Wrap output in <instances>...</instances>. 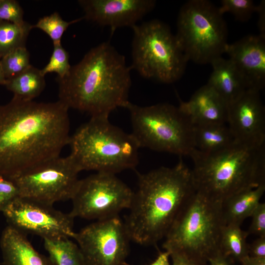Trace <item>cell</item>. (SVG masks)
<instances>
[{"label": "cell", "mask_w": 265, "mask_h": 265, "mask_svg": "<svg viewBox=\"0 0 265 265\" xmlns=\"http://www.w3.org/2000/svg\"><path fill=\"white\" fill-rule=\"evenodd\" d=\"M69 108L13 97L0 106V176L11 179L59 156L69 144Z\"/></svg>", "instance_id": "obj_1"}, {"label": "cell", "mask_w": 265, "mask_h": 265, "mask_svg": "<svg viewBox=\"0 0 265 265\" xmlns=\"http://www.w3.org/2000/svg\"><path fill=\"white\" fill-rule=\"evenodd\" d=\"M131 70L125 56L109 42H104L71 66L66 76L57 78L59 100L91 117L109 116L130 102Z\"/></svg>", "instance_id": "obj_2"}, {"label": "cell", "mask_w": 265, "mask_h": 265, "mask_svg": "<svg viewBox=\"0 0 265 265\" xmlns=\"http://www.w3.org/2000/svg\"><path fill=\"white\" fill-rule=\"evenodd\" d=\"M195 192L191 170L182 160L172 167L138 173L137 188L123 221L131 240L152 245L164 238Z\"/></svg>", "instance_id": "obj_3"}, {"label": "cell", "mask_w": 265, "mask_h": 265, "mask_svg": "<svg viewBox=\"0 0 265 265\" xmlns=\"http://www.w3.org/2000/svg\"><path fill=\"white\" fill-rule=\"evenodd\" d=\"M189 157L195 191L222 203L244 190L265 184V144L254 146L235 141L210 153L194 149Z\"/></svg>", "instance_id": "obj_4"}, {"label": "cell", "mask_w": 265, "mask_h": 265, "mask_svg": "<svg viewBox=\"0 0 265 265\" xmlns=\"http://www.w3.org/2000/svg\"><path fill=\"white\" fill-rule=\"evenodd\" d=\"M70 155L80 170L115 174L133 169L140 146L132 133L111 124L108 116H91L70 136Z\"/></svg>", "instance_id": "obj_5"}, {"label": "cell", "mask_w": 265, "mask_h": 265, "mask_svg": "<svg viewBox=\"0 0 265 265\" xmlns=\"http://www.w3.org/2000/svg\"><path fill=\"white\" fill-rule=\"evenodd\" d=\"M225 225L222 203L195 192L183 206L164 238L165 251L177 253L193 262L208 264L219 249Z\"/></svg>", "instance_id": "obj_6"}, {"label": "cell", "mask_w": 265, "mask_h": 265, "mask_svg": "<svg viewBox=\"0 0 265 265\" xmlns=\"http://www.w3.org/2000/svg\"><path fill=\"white\" fill-rule=\"evenodd\" d=\"M131 133L140 148L180 156L195 149L194 126L179 108L167 103L141 106L129 102Z\"/></svg>", "instance_id": "obj_7"}, {"label": "cell", "mask_w": 265, "mask_h": 265, "mask_svg": "<svg viewBox=\"0 0 265 265\" xmlns=\"http://www.w3.org/2000/svg\"><path fill=\"white\" fill-rule=\"evenodd\" d=\"M132 45L131 69L164 83L179 80L188 59L169 26L157 19L136 25Z\"/></svg>", "instance_id": "obj_8"}, {"label": "cell", "mask_w": 265, "mask_h": 265, "mask_svg": "<svg viewBox=\"0 0 265 265\" xmlns=\"http://www.w3.org/2000/svg\"><path fill=\"white\" fill-rule=\"evenodd\" d=\"M175 35L188 59L211 63L222 57L228 43L227 28L218 7L207 0H190L181 8Z\"/></svg>", "instance_id": "obj_9"}, {"label": "cell", "mask_w": 265, "mask_h": 265, "mask_svg": "<svg viewBox=\"0 0 265 265\" xmlns=\"http://www.w3.org/2000/svg\"><path fill=\"white\" fill-rule=\"evenodd\" d=\"M80 171L70 154L46 161L10 179L18 187L20 196L53 205L56 202L71 199Z\"/></svg>", "instance_id": "obj_10"}, {"label": "cell", "mask_w": 265, "mask_h": 265, "mask_svg": "<svg viewBox=\"0 0 265 265\" xmlns=\"http://www.w3.org/2000/svg\"><path fill=\"white\" fill-rule=\"evenodd\" d=\"M133 191L115 174L97 172L80 180L71 198L74 217L100 220L129 209Z\"/></svg>", "instance_id": "obj_11"}, {"label": "cell", "mask_w": 265, "mask_h": 265, "mask_svg": "<svg viewBox=\"0 0 265 265\" xmlns=\"http://www.w3.org/2000/svg\"><path fill=\"white\" fill-rule=\"evenodd\" d=\"M78 243L84 265H124L131 240L119 216L97 220L73 237Z\"/></svg>", "instance_id": "obj_12"}, {"label": "cell", "mask_w": 265, "mask_h": 265, "mask_svg": "<svg viewBox=\"0 0 265 265\" xmlns=\"http://www.w3.org/2000/svg\"><path fill=\"white\" fill-rule=\"evenodd\" d=\"M8 225L27 235L44 238H73L74 217L53 205L19 196L2 212Z\"/></svg>", "instance_id": "obj_13"}, {"label": "cell", "mask_w": 265, "mask_h": 265, "mask_svg": "<svg viewBox=\"0 0 265 265\" xmlns=\"http://www.w3.org/2000/svg\"><path fill=\"white\" fill-rule=\"evenodd\" d=\"M227 124L236 141L254 146L265 144V109L260 92L246 90L229 105Z\"/></svg>", "instance_id": "obj_14"}, {"label": "cell", "mask_w": 265, "mask_h": 265, "mask_svg": "<svg viewBox=\"0 0 265 265\" xmlns=\"http://www.w3.org/2000/svg\"><path fill=\"white\" fill-rule=\"evenodd\" d=\"M83 19L102 26L116 28L136 25L156 6L154 0H79Z\"/></svg>", "instance_id": "obj_15"}, {"label": "cell", "mask_w": 265, "mask_h": 265, "mask_svg": "<svg viewBox=\"0 0 265 265\" xmlns=\"http://www.w3.org/2000/svg\"><path fill=\"white\" fill-rule=\"evenodd\" d=\"M242 79L247 89L260 92L265 85V37L248 35L231 44L225 52Z\"/></svg>", "instance_id": "obj_16"}, {"label": "cell", "mask_w": 265, "mask_h": 265, "mask_svg": "<svg viewBox=\"0 0 265 265\" xmlns=\"http://www.w3.org/2000/svg\"><path fill=\"white\" fill-rule=\"evenodd\" d=\"M194 126L227 124L229 105L208 84L199 88L187 102L178 106Z\"/></svg>", "instance_id": "obj_17"}, {"label": "cell", "mask_w": 265, "mask_h": 265, "mask_svg": "<svg viewBox=\"0 0 265 265\" xmlns=\"http://www.w3.org/2000/svg\"><path fill=\"white\" fill-rule=\"evenodd\" d=\"M0 245L4 265H53L35 250L26 234L9 225L2 232Z\"/></svg>", "instance_id": "obj_18"}, {"label": "cell", "mask_w": 265, "mask_h": 265, "mask_svg": "<svg viewBox=\"0 0 265 265\" xmlns=\"http://www.w3.org/2000/svg\"><path fill=\"white\" fill-rule=\"evenodd\" d=\"M211 64L212 71L207 84L229 105L247 90L244 81L229 58L220 57Z\"/></svg>", "instance_id": "obj_19"}, {"label": "cell", "mask_w": 265, "mask_h": 265, "mask_svg": "<svg viewBox=\"0 0 265 265\" xmlns=\"http://www.w3.org/2000/svg\"><path fill=\"white\" fill-rule=\"evenodd\" d=\"M265 191V184L242 191L224 201L222 212L225 224L240 226L246 218L251 217Z\"/></svg>", "instance_id": "obj_20"}, {"label": "cell", "mask_w": 265, "mask_h": 265, "mask_svg": "<svg viewBox=\"0 0 265 265\" xmlns=\"http://www.w3.org/2000/svg\"><path fill=\"white\" fill-rule=\"evenodd\" d=\"M226 123L194 126L195 149L210 153L223 149L236 140Z\"/></svg>", "instance_id": "obj_21"}, {"label": "cell", "mask_w": 265, "mask_h": 265, "mask_svg": "<svg viewBox=\"0 0 265 265\" xmlns=\"http://www.w3.org/2000/svg\"><path fill=\"white\" fill-rule=\"evenodd\" d=\"M14 97L23 101H32L46 86L45 76L41 70L31 65L20 74L6 80L4 85Z\"/></svg>", "instance_id": "obj_22"}, {"label": "cell", "mask_w": 265, "mask_h": 265, "mask_svg": "<svg viewBox=\"0 0 265 265\" xmlns=\"http://www.w3.org/2000/svg\"><path fill=\"white\" fill-rule=\"evenodd\" d=\"M247 232L242 230L240 226L229 224L222 228L219 250L232 260L240 262L248 256V244L246 242Z\"/></svg>", "instance_id": "obj_23"}, {"label": "cell", "mask_w": 265, "mask_h": 265, "mask_svg": "<svg viewBox=\"0 0 265 265\" xmlns=\"http://www.w3.org/2000/svg\"><path fill=\"white\" fill-rule=\"evenodd\" d=\"M43 240L53 265H84L78 245L69 238H44Z\"/></svg>", "instance_id": "obj_24"}, {"label": "cell", "mask_w": 265, "mask_h": 265, "mask_svg": "<svg viewBox=\"0 0 265 265\" xmlns=\"http://www.w3.org/2000/svg\"><path fill=\"white\" fill-rule=\"evenodd\" d=\"M32 25L26 22L23 26L0 21V59L14 50L26 47Z\"/></svg>", "instance_id": "obj_25"}, {"label": "cell", "mask_w": 265, "mask_h": 265, "mask_svg": "<svg viewBox=\"0 0 265 265\" xmlns=\"http://www.w3.org/2000/svg\"><path fill=\"white\" fill-rule=\"evenodd\" d=\"M83 17L71 21L63 20L58 13L55 12L51 15L40 18L32 28H37L47 34L53 44L61 42L63 34L72 24L80 22Z\"/></svg>", "instance_id": "obj_26"}, {"label": "cell", "mask_w": 265, "mask_h": 265, "mask_svg": "<svg viewBox=\"0 0 265 265\" xmlns=\"http://www.w3.org/2000/svg\"><path fill=\"white\" fill-rule=\"evenodd\" d=\"M0 62L6 80L20 74L31 65L30 54L26 47L14 50L2 57Z\"/></svg>", "instance_id": "obj_27"}, {"label": "cell", "mask_w": 265, "mask_h": 265, "mask_svg": "<svg viewBox=\"0 0 265 265\" xmlns=\"http://www.w3.org/2000/svg\"><path fill=\"white\" fill-rule=\"evenodd\" d=\"M53 49L48 64L41 69L42 74L55 73L57 78H63L69 73L71 66L69 63L68 53L62 47L61 42L54 43Z\"/></svg>", "instance_id": "obj_28"}, {"label": "cell", "mask_w": 265, "mask_h": 265, "mask_svg": "<svg viewBox=\"0 0 265 265\" xmlns=\"http://www.w3.org/2000/svg\"><path fill=\"white\" fill-rule=\"evenodd\" d=\"M221 4L218 9L222 15L225 12L231 13L242 22L247 21L257 8L251 0H222Z\"/></svg>", "instance_id": "obj_29"}, {"label": "cell", "mask_w": 265, "mask_h": 265, "mask_svg": "<svg viewBox=\"0 0 265 265\" xmlns=\"http://www.w3.org/2000/svg\"><path fill=\"white\" fill-rule=\"evenodd\" d=\"M23 17V9L17 1L0 0V21L23 26L26 23Z\"/></svg>", "instance_id": "obj_30"}, {"label": "cell", "mask_w": 265, "mask_h": 265, "mask_svg": "<svg viewBox=\"0 0 265 265\" xmlns=\"http://www.w3.org/2000/svg\"><path fill=\"white\" fill-rule=\"evenodd\" d=\"M19 196V191L15 183L10 179L0 176V212H2Z\"/></svg>", "instance_id": "obj_31"}, {"label": "cell", "mask_w": 265, "mask_h": 265, "mask_svg": "<svg viewBox=\"0 0 265 265\" xmlns=\"http://www.w3.org/2000/svg\"><path fill=\"white\" fill-rule=\"evenodd\" d=\"M247 233L259 237H265V203H260L253 211Z\"/></svg>", "instance_id": "obj_32"}, {"label": "cell", "mask_w": 265, "mask_h": 265, "mask_svg": "<svg viewBox=\"0 0 265 265\" xmlns=\"http://www.w3.org/2000/svg\"><path fill=\"white\" fill-rule=\"evenodd\" d=\"M248 255L253 257L265 258V237H259L248 244Z\"/></svg>", "instance_id": "obj_33"}, {"label": "cell", "mask_w": 265, "mask_h": 265, "mask_svg": "<svg viewBox=\"0 0 265 265\" xmlns=\"http://www.w3.org/2000/svg\"><path fill=\"white\" fill-rule=\"evenodd\" d=\"M209 265H237L229 257L225 256L218 249L208 259Z\"/></svg>", "instance_id": "obj_34"}, {"label": "cell", "mask_w": 265, "mask_h": 265, "mask_svg": "<svg viewBox=\"0 0 265 265\" xmlns=\"http://www.w3.org/2000/svg\"><path fill=\"white\" fill-rule=\"evenodd\" d=\"M172 261L171 265H209L208 264H201L188 259L186 257L177 253L170 254Z\"/></svg>", "instance_id": "obj_35"}, {"label": "cell", "mask_w": 265, "mask_h": 265, "mask_svg": "<svg viewBox=\"0 0 265 265\" xmlns=\"http://www.w3.org/2000/svg\"><path fill=\"white\" fill-rule=\"evenodd\" d=\"M259 14L258 26L260 34L265 37V1L262 0L257 5V11Z\"/></svg>", "instance_id": "obj_36"}, {"label": "cell", "mask_w": 265, "mask_h": 265, "mask_svg": "<svg viewBox=\"0 0 265 265\" xmlns=\"http://www.w3.org/2000/svg\"><path fill=\"white\" fill-rule=\"evenodd\" d=\"M169 257L170 253L168 252L165 251L160 252L156 260L148 265H171L169 262ZM124 265H130L125 263Z\"/></svg>", "instance_id": "obj_37"}, {"label": "cell", "mask_w": 265, "mask_h": 265, "mask_svg": "<svg viewBox=\"0 0 265 265\" xmlns=\"http://www.w3.org/2000/svg\"><path fill=\"white\" fill-rule=\"evenodd\" d=\"M241 265H265V258L245 257L240 262Z\"/></svg>", "instance_id": "obj_38"}, {"label": "cell", "mask_w": 265, "mask_h": 265, "mask_svg": "<svg viewBox=\"0 0 265 265\" xmlns=\"http://www.w3.org/2000/svg\"><path fill=\"white\" fill-rule=\"evenodd\" d=\"M5 83L6 79L4 77L0 62V84L4 85Z\"/></svg>", "instance_id": "obj_39"}]
</instances>
